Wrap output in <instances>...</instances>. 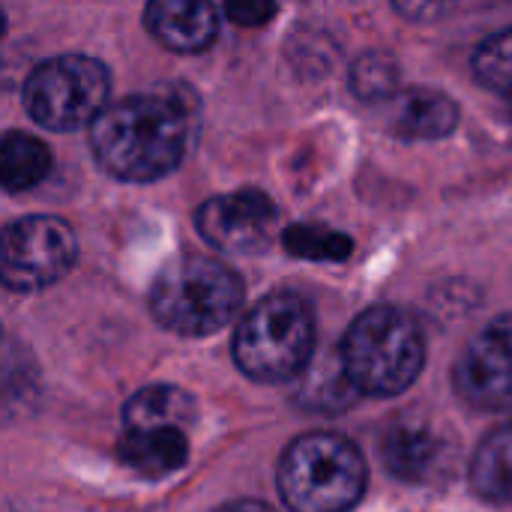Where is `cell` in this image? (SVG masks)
I'll list each match as a JSON object with an SVG mask.
<instances>
[{"label": "cell", "instance_id": "cell-1", "mask_svg": "<svg viewBox=\"0 0 512 512\" xmlns=\"http://www.w3.org/2000/svg\"><path fill=\"white\" fill-rule=\"evenodd\" d=\"M99 165L129 183L171 174L192 141V102L177 93L126 96L90 123Z\"/></svg>", "mask_w": 512, "mask_h": 512}, {"label": "cell", "instance_id": "cell-2", "mask_svg": "<svg viewBox=\"0 0 512 512\" xmlns=\"http://www.w3.org/2000/svg\"><path fill=\"white\" fill-rule=\"evenodd\" d=\"M426 363L420 324L393 306L366 309L345 333L339 366L360 396H396L408 390Z\"/></svg>", "mask_w": 512, "mask_h": 512}, {"label": "cell", "instance_id": "cell-3", "mask_svg": "<svg viewBox=\"0 0 512 512\" xmlns=\"http://www.w3.org/2000/svg\"><path fill=\"white\" fill-rule=\"evenodd\" d=\"M366 459L336 432L300 435L282 453L276 483L291 512H348L366 492Z\"/></svg>", "mask_w": 512, "mask_h": 512}, {"label": "cell", "instance_id": "cell-4", "mask_svg": "<svg viewBox=\"0 0 512 512\" xmlns=\"http://www.w3.org/2000/svg\"><path fill=\"white\" fill-rule=\"evenodd\" d=\"M315 351V315L300 294L276 291L255 303L234 333V363L258 384L297 378Z\"/></svg>", "mask_w": 512, "mask_h": 512}, {"label": "cell", "instance_id": "cell-5", "mask_svg": "<svg viewBox=\"0 0 512 512\" xmlns=\"http://www.w3.org/2000/svg\"><path fill=\"white\" fill-rule=\"evenodd\" d=\"M243 303L240 276L207 255L171 261L150 288L153 318L180 336H210L222 330Z\"/></svg>", "mask_w": 512, "mask_h": 512}, {"label": "cell", "instance_id": "cell-6", "mask_svg": "<svg viewBox=\"0 0 512 512\" xmlns=\"http://www.w3.org/2000/svg\"><path fill=\"white\" fill-rule=\"evenodd\" d=\"M111 96L108 69L84 54H63L39 63L24 84L27 114L54 132H72L93 123Z\"/></svg>", "mask_w": 512, "mask_h": 512}, {"label": "cell", "instance_id": "cell-7", "mask_svg": "<svg viewBox=\"0 0 512 512\" xmlns=\"http://www.w3.org/2000/svg\"><path fill=\"white\" fill-rule=\"evenodd\" d=\"M78 258L72 228L54 216H27L0 231V282L30 294L60 282Z\"/></svg>", "mask_w": 512, "mask_h": 512}, {"label": "cell", "instance_id": "cell-8", "mask_svg": "<svg viewBox=\"0 0 512 512\" xmlns=\"http://www.w3.org/2000/svg\"><path fill=\"white\" fill-rule=\"evenodd\" d=\"M456 393L477 411L512 408V315L495 318L480 330L453 369Z\"/></svg>", "mask_w": 512, "mask_h": 512}, {"label": "cell", "instance_id": "cell-9", "mask_svg": "<svg viewBox=\"0 0 512 512\" xmlns=\"http://www.w3.org/2000/svg\"><path fill=\"white\" fill-rule=\"evenodd\" d=\"M273 219V201L258 189H243L204 201L195 213V228L213 249L249 255L267 243Z\"/></svg>", "mask_w": 512, "mask_h": 512}, {"label": "cell", "instance_id": "cell-10", "mask_svg": "<svg viewBox=\"0 0 512 512\" xmlns=\"http://www.w3.org/2000/svg\"><path fill=\"white\" fill-rule=\"evenodd\" d=\"M384 465L408 483H435L453 465V444L426 420H396L384 435Z\"/></svg>", "mask_w": 512, "mask_h": 512}, {"label": "cell", "instance_id": "cell-11", "mask_svg": "<svg viewBox=\"0 0 512 512\" xmlns=\"http://www.w3.org/2000/svg\"><path fill=\"white\" fill-rule=\"evenodd\" d=\"M144 24L168 51L198 54L216 39L219 12L213 0H150L144 9Z\"/></svg>", "mask_w": 512, "mask_h": 512}, {"label": "cell", "instance_id": "cell-12", "mask_svg": "<svg viewBox=\"0 0 512 512\" xmlns=\"http://www.w3.org/2000/svg\"><path fill=\"white\" fill-rule=\"evenodd\" d=\"M117 456L135 474L147 480H159L186 465L189 444H186L183 429H174V426L126 429V435L117 441Z\"/></svg>", "mask_w": 512, "mask_h": 512}, {"label": "cell", "instance_id": "cell-13", "mask_svg": "<svg viewBox=\"0 0 512 512\" xmlns=\"http://www.w3.org/2000/svg\"><path fill=\"white\" fill-rule=\"evenodd\" d=\"M459 123V108L447 93L438 90H411L396 99L393 108V129L402 138H444L456 129Z\"/></svg>", "mask_w": 512, "mask_h": 512}, {"label": "cell", "instance_id": "cell-14", "mask_svg": "<svg viewBox=\"0 0 512 512\" xmlns=\"http://www.w3.org/2000/svg\"><path fill=\"white\" fill-rule=\"evenodd\" d=\"M471 486L492 504H512V423L483 438L471 459Z\"/></svg>", "mask_w": 512, "mask_h": 512}, {"label": "cell", "instance_id": "cell-15", "mask_svg": "<svg viewBox=\"0 0 512 512\" xmlns=\"http://www.w3.org/2000/svg\"><path fill=\"white\" fill-rule=\"evenodd\" d=\"M126 429H156L174 426L183 429L195 420V399L171 384H153L138 390L123 408Z\"/></svg>", "mask_w": 512, "mask_h": 512}, {"label": "cell", "instance_id": "cell-16", "mask_svg": "<svg viewBox=\"0 0 512 512\" xmlns=\"http://www.w3.org/2000/svg\"><path fill=\"white\" fill-rule=\"evenodd\" d=\"M51 171L48 147L27 132H3L0 135V186L6 192H27L39 186Z\"/></svg>", "mask_w": 512, "mask_h": 512}, {"label": "cell", "instance_id": "cell-17", "mask_svg": "<svg viewBox=\"0 0 512 512\" xmlns=\"http://www.w3.org/2000/svg\"><path fill=\"white\" fill-rule=\"evenodd\" d=\"M351 90L363 102L393 99L399 90V63L387 51H366L351 66Z\"/></svg>", "mask_w": 512, "mask_h": 512}, {"label": "cell", "instance_id": "cell-18", "mask_svg": "<svg viewBox=\"0 0 512 512\" xmlns=\"http://www.w3.org/2000/svg\"><path fill=\"white\" fill-rule=\"evenodd\" d=\"M282 243L291 255L306 261H345L354 252L351 237L315 225H291L282 234Z\"/></svg>", "mask_w": 512, "mask_h": 512}, {"label": "cell", "instance_id": "cell-19", "mask_svg": "<svg viewBox=\"0 0 512 512\" xmlns=\"http://www.w3.org/2000/svg\"><path fill=\"white\" fill-rule=\"evenodd\" d=\"M474 75L486 90L512 96V27L489 36L474 54Z\"/></svg>", "mask_w": 512, "mask_h": 512}, {"label": "cell", "instance_id": "cell-20", "mask_svg": "<svg viewBox=\"0 0 512 512\" xmlns=\"http://www.w3.org/2000/svg\"><path fill=\"white\" fill-rule=\"evenodd\" d=\"M225 15L240 27H261L276 15V0H225Z\"/></svg>", "mask_w": 512, "mask_h": 512}, {"label": "cell", "instance_id": "cell-21", "mask_svg": "<svg viewBox=\"0 0 512 512\" xmlns=\"http://www.w3.org/2000/svg\"><path fill=\"white\" fill-rule=\"evenodd\" d=\"M396 12L408 21H417V24H429V21H438L444 18L456 0H393Z\"/></svg>", "mask_w": 512, "mask_h": 512}, {"label": "cell", "instance_id": "cell-22", "mask_svg": "<svg viewBox=\"0 0 512 512\" xmlns=\"http://www.w3.org/2000/svg\"><path fill=\"white\" fill-rule=\"evenodd\" d=\"M216 512H276V510H270V507H267V504H261V501H231V504L219 507Z\"/></svg>", "mask_w": 512, "mask_h": 512}, {"label": "cell", "instance_id": "cell-23", "mask_svg": "<svg viewBox=\"0 0 512 512\" xmlns=\"http://www.w3.org/2000/svg\"><path fill=\"white\" fill-rule=\"evenodd\" d=\"M0 36H3V12H0Z\"/></svg>", "mask_w": 512, "mask_h": 512}]
</instances>
